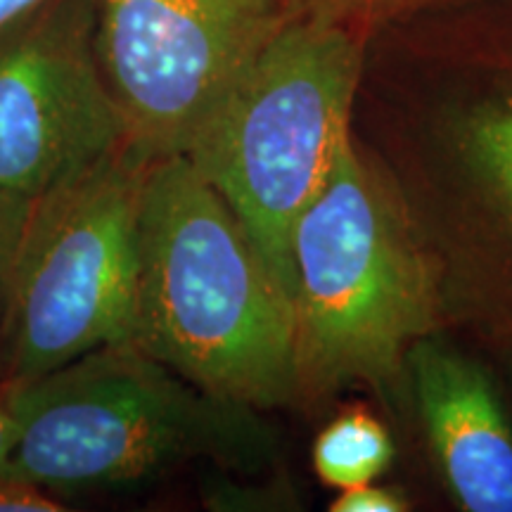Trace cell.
Here are the masks:
<instances>
[{
	"instance_id": "cell-4",
	"label": "cell",
	"mask_w": 512,
	"mask_h": 512,
	"mask_svg": "<svg viewBox=\"0 0 512 512\" xmlns=\"http://www.w3.org/2000/svg\"><path fill=\"white\" fill-rule=\"evenodd\" d=\"M358 98L406 202L470 183L512 228V0H439L368 36Z\"/></svg>"
},
{
	"instance_id": "cell-15",
	"label": "cell",
	"mask_w": 512,
	"mask_h": 512,
	"mask_svg": "<svg viewBox=\"0 0 512 512\" xmlns=\"http://www.w3.org/2000/svg\"><path fill=\"white\" fill-rule=\"evenodd\" d=\"M67 508L41 486L15 475H0V512H60Z\"/></svg>"
},
{
	"instance_id": "cell-5",
	"label": "cell",
	"mask_w": 512,
	"mask_h": 512,
	"mask_svg": "<svg viewBox=\"0 0 512 512\" xmlns=\"http://www.w3.org/2000/svg\"><path fill=\"white\" fill-rule=\"evenodd\" d=\"M368 36L287 19L183 157L238 214L292 297V235L354 136Z\"/></svg>"
},
{
	"instance_id": "cell-16",
	"label": "cell",
	"mask_w": 512,
	"mask_h": 512,
	"mask_svg": "<svg viewBox=\"0 0 512 512\" xmlns=\"http://www.w3.org/2000/svg\"><path fill=\"white\" fill-rule=\"evenodd\" d=\"M12 446H15V418H12L8 389L0 384V475H12Z\"/></svg>"
},
{
	"instance_id": "cell-6",
	"label": "cell",
	"mask_w": 512,
	"mask_h": 512,
	"mask_svg": "<svg viewBox=\"0 0 512 512\" xmlns=\"http://www.w3.org/2000/svg\"><path fill=\"white\" fill-rule=\"evenodd\" d=\"M150 159L131 143L29 209L0 339V384L131 342Z\"/></svg>"
},
{
	"instance_id": "cell-1",
	"label": "cell",
	"mask_w": 512,
	"mask_h": 512,
	"mask_svg": "<svg viewBox=\"0 0 512 512\" xmlns=\"http://www.w3.org/2000/svg\"><path fill=\"white\" fill-rule=\"evenodd\" d=\"M441 285L399 188L354 133L292 235L294 406L356 387L399 401Z\"/></svg>"
},
{
	"instance_id": "cell-9",
	"label": "cell",
	"mask_w": 512,
	"mask_h": 512,
	"mask_svg": "<svg viewBox=\"0 0 512 512\" xmlns=\"http://www.w3.org/2000/svg\"><path fill=\"white\" fill-rule=\"evenodd\" d=\"M434 465L467 512H512V427L486 370L427 335L406 361Z\"/></svg>"
},
{
	"instance_id": "cell-10",
	"label": "cell",
	"mask_w": 512,
	"mask_h": 512,
	"mask_svg": "<svg viewBox=\"0 0 512 512\" xmlns=\"http://www.w3.org/2000/svg\"><path fill=\"white\" fill-rule=\"evenodd\" d=\"M394 453V439L382 420L363 408H351L318 432L311 463L320 482L342 491L382 477L394 463Z\"/></svg>"
},
{
	"instance_id": "cell-14",
	"label": "cell",
	"mask_w": 512,
	"mask_h": 512,
	"mask_svg": "<svg viewBox=\"0 0 512 512\" xmlns=\"http://www.w3.org/2000/svg\"><path fill=\"white\" fill-rule=\"evenodd\" d=\"M411 508V501L394 486H380L375 482L342 489L332 501V512H403Z\"/></svg>"
},
{
	"instance_id": "cell-12",
	"label": "cell",
	"mask_w": 512,
	"mask_h": 512,
	"mask_svg": "<svg viewBox=\"0 0 512 512\" xmlns=\"http://www.w3.org/2000/svg\"><path fill=\"white\" fill-rule=\"evenodd\" d=\"M261 475V472H259ZM238 482L235 472L216 470L214 475L204 482V505L211 510H294L299 508V496L294 482L287 475L261 479V482Z\"/></svg>"
},
{
	"instance_id": "cell-17",
	"label": "cell",
	"mask_w": 512,
	"mask_h": 512,
	"mask_svg": "<svg viewBox=\"0 0 512 512\" xmlns=\"http://www.w3.org/2000/svg\"><path fill=\"white\" fill-rule=\"evenodd\" d=\"M46 3L50 0H0V36L8 34L12 27H17Z\"/></svg>"
},
{
	"instance_id": "cell-13",
	"label": "cell",
	"mask_w": 512,
	"mask_h": 512,
	"mask_svg": "<svg viewBox=\"0 0 512 512\" xmlns=\"http://www.w3.org/2000/svg\"><path fill=\"white\" fill-rule=\"evenodd\" d=\"M27 216L29 211L0 207V339H3L5 318H8L12 278H15L19 242H22Z\"/></svg>"
},
{
	"instance_id": "cell-8",
	"label": "cell",
	"mask_w": 512,
	"mask_h": 512,
	"mask_svg": "<svg viewBox=\"0 0 512 512\" xmlns=\"http://www.w3.org/2000/svg\"><path fill=\"white\" fill-rule=\"evenodd\" d=\"M126 143L95 0H50L0 36V207L29 211Z\"/></svg>"
},
{
	"instance_id": "cell-2",
	"label": "cell",
	"mask_w": 512,
	"mask_h": 512,
	"mask_svg": "<svg viewBox=\"0 0 512 512\" xmlns=\"http://www.w3.org/2000/svg\"><path fill=\"white\" fill-rule=\"evenodd\" d=\"M131 344L256 411L294 406L292 297L183 155L147 176Z\"/></svg>"
},
{
	"instance_id": "cell-3",
	"label": "cell",
	"mask_w": 512,
	"mask_h": 512,
	"mask_svg": "<svg viewBox=\"0 0 512 512\" xmlns=\"http://www.w3.org/2000/svg\"><path fill=\"white\" fill-rule=\"evenodd\" d=\"M10 472L62 501L147 484L178 467L259 475L278 460L264 411L214 394L121 342L8 389Z\"/></svg>"
},
{
	"instance_id": "cell-11",
	"label": "cell",
	"mask_w": 512,
	"mask_h": 512,
	"mask_svg": "<svg viewBox=\"0 0 512 512\" xmlns=\"http://www.w3.org/2000/svg\"><path fill=\"white\" fill-rule=\"evenodd\" d=\"M290 19H313L370 36L384 24L430 8L439 0H283Z\"/></svg>"
},
{
	"instance_id": "cell-7",
	"label": "cell",
	"mask_w": 512,
	"mask_h": 512,
	"mask_svg": "<svg viewBox=\"0 0 512 512\" xmlns=\"http://www.w3.org/2000/svg\"><path fill=\"white\" fill-rule=\"evenodd\" d=\"M287 19L283 0H95V53L128 143L183 155Z\"/></svg>"
}]
</instances>
